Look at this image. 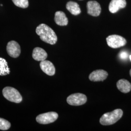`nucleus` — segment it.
Masks as SVG:
<instances>
[{"label":"nucleus","mask_w":131,"mask_h":131,"mask_svg":"<svg viewBox=\"0 0 131 131\" xmlns=\"http://www.w3.org/2000/svg\"><path fill=\"white\" fill-rule=\"evenodd\" d=\"M36 32L44 42L53 45L57 41V37L54 31L45 24H42L38 25L36 28Z\"/></svg>","instance_id":"nucleus-1"},{"label":"nucleus","mask_w":131,"mask_h":131,"mask_svg":"<svg viewBox=\"0 0 131 131\" xmlns=\"http://www.w3.org/2000/svg\"><path fill=\"white\" fill-rule=\"evenodd\" d=\"M123 111L121 109H117L112 112L104 114L100 118V122L103 125H110L115 123L121 118Z\"/></svg>","instance_id":"nucleus-2"},{"label":"nucleus","mask_w":131,"mask_h":131,"mask_svg":"<svg viewBox=\"0 0 131 131\" xmlns=\"http://www.w3.org/2000/svg\"><path fill=\"white\" fill-rule=\"evenodd\" d=\"M3 94L5 98L11 102L18 103L23 101V97L18 90L12 87L5 88L3 90Z\"/></svg>","instance_id":"nucleus-3"},{"label":"nucleus","mask_w":131,"mask_h":131,"mask_svg":"<svg viewBox=\"0 0 131 131\" xmlns=\"http://www.w3.org/2000/svg\"><path fill=\"white\" fill-rule=\"evenodd\" d=\"M107 45L111 48L116 49L125 46L126 44V40L122 36L113 35L108 36L106 38Z\"/></svg>","instance_id":"nucleus-4"},{"label":"nucleus","mask_w":131,"mask_h":131,"mask_svg":"<svg viewBox=\"0 0 131 131\" xmlns=\"http://www.w3.org/2000/svg\"><path fill=\"white\" fill-rule=\"evenodd\" d=\"M58 117V115L57 113L50 112L39 115L36 117V121L38 123L47 124L55 122Z\"/></svg>","instance_id":"nucleus-5"},{"label":"nucleus","mask_w":131,"mask_h":131,"mask_svg":"<svg viewBox=\"0 0 131 131\" xmlns=\"http://www.w3.org/2000/svg\"><path fill=\"white\" fill-rule=\"evenodd\" d=\"M87 101L86 96L83 94H72L67 99V102L70 105L73 106H79L84 104Z\"/></svg>","instance_id":"nucleus-6"},{"label":"nucleus","mask_w":131,"mask_h":131,"mask_svg":"<svg viewBox=\"0 0 131 131\" xmlns=\"http://www.w3.org/2000/svg\"><path fill=\"white\" fill-rule=\"evenodd\" d=\"M6 50L9 56L13 58H17L20 54V47L18 42L15 41H10L7 43Z\"/></svg>","instance_id":"nucleus-7"},{"label":"nucleus","mask_w":131,"mask_h":131,"mask_svg":"<svg viewBox=\"0 0 131 131\" xmlns=\"http://www.w3.org/2000/svg\"><path fill=\"white\" fill-rule=\"evenodd\" d=\"M88 13L94 17L99 16L101 12V7L98 3L95 1H90L87 3Z\"/></svg>","instance_id":"nucleus-8"},{"label":"nucleus","mask_w":131,"mask_h":131,"mask_svg":"<svg viewBox=\"0 0 131 131\" xmlns=\"http://www.w3.org/2000/svg\"><path fill=\"white\" fill-rule=\"evenodd\" d=\"M108 73L103 70H94L89 76V79L93 82L103 81L107 78Z\"/></svg>","instance_id":"nucleus-9"},{"label":"nucleus","mask_w":131,"mask_h":131,"mask_svg":"<svg viewBox=\"0 0 131 131\" xmlns=\"http://www.w3.org/2000/svg\"><path fill=\"white\" fill-rule=\"evenodd\" d=\"M40 67L41 70L46 74L53 76L56 73V69L51 62L48 60H43L40 63Z\"/></svg>","instance_id":"nucleus-10"},{"label":"nucleus","mask_w":131,"mask_h":131,"mask_svg":"<svg viewBox=\"0 0 131 131\" xmlns=\"http://www.w3.org/2000/svg\"><path fill=\"white\" fill-rule=\"evenodd\" d=\"M126 5L125 0H112L109 5V10L112 13H115Z\"/></svg>","instance_id":"nucleus-11"},{"label":"nucleus","mask_w":131,"mask_h":131,"mask_svg":"<svg viewBox=\"0 0 131 131\" xmlns=\"http://www.w3.org/2000/svg\"><path fill=\"white\" fill-rule=\"evenodd\" d=\"M32 56L35 60L41 61L46 59L48 54L44 49L39 47H36L33 50Z\"/></svg>","instance_id":"nucleus-12"},{"label":"nucleus","mask_w":131,"mask_h":131,"mask_svg":"<svg viewBox=\"0 0 131 131\" xmlns=\"http://www.w3.org/2000/svg\"><path fill=\"white\" fill-rule=\"evenodd\" d=\"M117 86L120 91L124 93H128L131 91V83L127 80H118L117 83Z\"/></svg>","instance_id":"nucleus-13"},{"label":"nucleus","mask_w":131,"mask_h":131,"mask_svg":"<svg viewBox=\"0 0 131 131\" xmlns=\"http://www.w3.org/2000/svg\"><path fill=\"white\" fill-rule=\"evenodd\" d=\"M54 21L57 25L66 26L68 24V19L65 14L62 11H57L55 13Z\"/></svg>","instance_id":"nucleus-14"},{"label":"nucleus","mask_w":131,"mask_h":131,"mask_svg":"<svg viewBox=\"0 0 131 131\" xmlns=\"http://www.w3.org/2000/svg\"><path fill=\"white\" fill-rule=\"evenodd\" d=\"M66 8L71 14L73 15H78L81 12L79 5L74 2L70 1L68 2L66 5Z\"/></svg>","instance_id":"nucleus-15"},{"label":"nucleus","mask_w":131,"mask_h":131,"mask_svg":"<svg viewBox=\"0 0 131 131\" xmlns=\"http://www.w3.org/2000/svg\"><path fill=\"white\" fill-rule=\"evenodd\" d=\"M10 72L8 63L4 58L0 57V76H5Z\"/></svg>","instance_id":"nucleus-16"},{"label":"nucleus","mask_w":131,"mask_h":131,"mask_svg":"<svg viewBox=\"0 0 131 131\" xmlns=\"http://www.w3.org/2000/svg\"><path fill=\"white\" fill-rule=\"evenodd\" d=\"M12 2L15 5L23 8L28 7L29 5L28 0H12Z\"/></svg>","instance_id":"nucleus-17"},{"label":"nucleus","mask_w":131,"mask_h":131,"mask_svg":"<svg viewBox=\"0 0 131 131\" xmlns=\"http://www.w3.org/2000/svg\"><path fill=\"white\" fill-rule=\"evenodd\" d=\"M11 127V124L9 122L4 118L0 117V130H7Z\"/></svg>","instance_id":"nucleus-18"},{"label":"nucleus","mask_w":131,"mask_h":131,"mask_svg":"<svg viewBox=\"0 0 131 131\" xmlns=\"http://www.w3.org/2000/svg\"><path fill=\"white\" fill-rule=\"evenodd\" d=\"M119 56L120 58L122 59V60H125L128 58V54L127 52L123 51V52H121L119 53Z\"/></svg>","instance_id":"nucleus-19"},{"label":"nucleus","mask_w":131,"mask_h":131,"mask_svg":"<svg viewBox=\"0 0 131 131\" xmlns=\"http://www.w3.org/2000/svg\"><path fill=\"white\" fill-rule=\"evenodd\" d=\"M130 76H131V69L130 70Z\"/></svg>","instance_id":"nucleus-20"},{"label":"nucleus","mask_w":131,"mask_h":131,"mask_svg":"<svg viewBox=\"0 0 131 131\" xmlns=\"http://www.w3.org/2000/svg\"><path fill=\"white\" fill-rule=\"evenodd\" d=\"M129 58H130V60L131 61V55H130V56H129Z\"/></svg>","instance_id":"nucleus-21"}]
</instances>
